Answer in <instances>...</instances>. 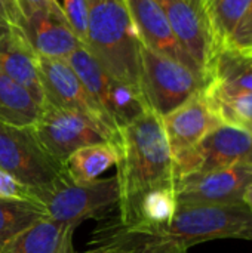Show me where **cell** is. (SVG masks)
<instances>
[{
    "label": "cell",
    "mask_w": 252,
    "mask_h": 253,
    "mask_svg": "<svg viewBox=\"0 0 252 253\" xmlns=\"http://www.w3.org/2000/svg\"><path fill=\"white\" fill-rule=\"evenodd\" d=\"M113 145L117 153L116 179L119 202L114 219L105 230L125 228L131 224L140 199L150 190L175 185L171 147L159 114L146 110L131 123L122 126Z\"/></svg>",
    "instance_id": "cell-1"
},
{
    "label": "cell",
    "mask_w": 252,
    "mask_h": 253,
    "mask_svg": "<svg viewBox=\"0 0 252 253\" xmlns=\"http://www.w3.org/2000/svg\"><path fill=\"white\" fill-rule=\"evenodd\" d=\"M86 50L114 79L140 89L141 42L123 0H88Z\"/></svg>",
    "instance_id": "cell-2"
},
{
    "label": "cell",
    "mask_w": 252,
    "mask_h": 253,
    "mask_svg": "<svg viewBox=\"0 0 252 253\" xmlns=\"http://www.w3.org/2000/svg\"><path fill=\"white\" fill-rule=\"evenodd\" d=\"M149 239L172 245L186 252L195 245L211 240L233 239L252 242V211L247 205H178L174 219Z\"/></svg>",
    "instance_id": "cell-3"
},
{
    "label": "cell",
    "mask_w": 252,
    "mask_h": 253,
    "mask_svg": "<svg viewBox=\"0 0 252 253\" xmlns=\"http://www.w3.org/2000/svg\"><path fill=\"white\" fill-rule=\"evenodd\" d=\"M208 83L187 65L141 44L140 90L147 108L160 117L203 92Z\"/></svg>",
    "instance_id": "cell-4"
},
{
    "label": "cell",
    "mask_w": 252,
    "mask_h": 253,
    "mask_svg": "<svg viewBox=\"0 0 252 253\" xmlns=\"http://www.w3.org/2000/svg\"><path fill=\"white\" fill-rule=\"evenodd\" d=\"M48 218L77 228L86 219L102 218L117 208L119 187L116 176L77 184L68 175L53 185L33 193Z\"/></svg>",
    "instance_id": "cell-5"
},
{
    "label": "cell",
    "mask_w": 252,
    "mask_h": 253,
    "mask_svg": "<svg viewBox=\"0 0 252 253\" xmlns=\"http://www.w3.org/2000/svg\"><path fill=\"white\" fill-rule=\"evenodd\" d=\"M0 169L24 184L31 196L67 176L65 166L42 148L31 126L19 127L1 122Z\"/></svg>",
    "instance_id": "cell-6"
},
{
    "label": "cell",
    "mask_w": 252,
    "mask_h": 253,
    "mask_svg": "<svg viewBox=\"0 0 252 253\" xmlns=\"http://www.w3.org/2000/svg\"><path fill=\"white\" fill-rule=\"evenodd\" d=\"M42 148L65 166L67 159L86 145L111 142L116 138L98 120L73 110L45 104L37 122L31 126Z\"/></svg>",
    "instance_id": "cell-7"
},
{
    "label": "cell",
    "mask_w": 252,
    "mask_h": 253,
    "mask_svg": "<svg viewBox=\"0 0 252 253\" xmlns=\"http://www.w3.org/2000/svg\"><path fill=\"white\" fill-rule=\"evenodd\" d=\"M233 165H252V132L220 123L195 148L174 159L175 182L192 173Z\"/></svg>",
    "instance_id": "cell-8"
},
{
    "label": "cell",
    "mask_w": 252,
    "mask_h": 253,
    "mask_svg": "<svg viewBox=\"0 0 252 253\" xmlns=\"http://www.w3.org/2000/svg\"><path fill=\"white\" fill-rule=\"evenodd\" d=\"M251 184L252 165H233L180 178L175 194L186 206H238Z\"/></svg>",
    "instance_id": "cell-9"
},
{
    "label": "cell",
    "mask_w": 252,
    "mask_h": 253,
    "mask_svg": "<svg viewBox=\"0 0 252 253\" xmlns=\"http://www.w3.org/2000/svg\"><path fill=\"white\" fill-rule=\"evenodd\" d=\"M183 49L209 80L217 49L201 0H156Z\"/></svg>",
    "instance_id": "cell-10"
},
{
    "label": "cell",
    "mask_w": 252,
    "mask_h": 253,
    "mask_svg": "<svg viewBox=\"0 0 252 253\" xmlns=\"http://www.w3.org/2000/svg\"><path fill=\"white\" fill-rule=\"evenodd\" d=\"M39 74L45 104L83 113L116 133L67 59H48L39 56Z\"/></svg>",
    "instance_id": "cell-11"
},
{
    "label": "cell",
    "mask_w": 252,
    "mask_h": 253,
    "mask_svg": "<svg viewBox=\"0 0 252 253\" xmlns=\"http://www.w3.org/2000/svg\"><path fill=\"white\" fill-rule=\"evenodd\" d=\"M16 27L40 58L68 59L74 50L83 46L62 10L34 12L22 16Z\"/></svg>",
    "instance_id": "cell-12"
},
{
    "label": "cell",
    "mask_w": 252,
    "mask_h": 253,
    "mask_svg": "<svg viewBox=\"0 0 252 253\" xmlns=\"http://www.w3.org/2000/svg\"><path fill=\"white\" fill-rule=\"evenodd\" d=\"M123 1L143 46L157 53H162L165 56H169L187 65L189 68L195 70L196 73L202 74L203 77H206L174 36L165 13L156 0H123Z\"/></svg>",
    "instance_id": "cell-13"
},
{
    "label": "cell",
    "mask_w": 252,
    "mask_h": 253,
    "mask_svg": "<svg viewBox=\"0 0 252 253\" xmlns=\"http://www.w3.org/2000/svg\"><path fill=\"white\" fill-rule=\"evenodd\" d=\"M172 157L177 159L195 148L221 122L201 92L162 117Z\"/></svg>",
    "instance_id": "cell-14"
},
{
    "label": "cell",
    "mask_w": 252,
    "mask_h": 253,
    "mask_svg": "<svg viewBox=\"0 0 252 253\" xmlns=\"http://www.w3.org/2000/svg\"><path fill=\"white\" fill-rule=\"evenodd\" d=\"M0 71L21 84L43 108L45 95L39 74V56L16 25L0 37Z\"/></svg>",
    "instance_id": "cell-15"
},
{
    "label": "cell",
    "mask_w": 252,
    "mask_h": 253,
    "mask_svg": "<svg viewBox=\"0 0 252 253\" xmlns=\"http://www.w3.org/2000/svg\"><path fill=\"white\" fill-rule=\"evenodd\" d=\"M74 231L71 225L45 218L4 243L0 253H71Z\"/></svg>",
    "instance_id": "cell-16"
},
{
    "label": "cell",
    "mask_w": 252,
    "mask_h": 253,
    "mask_svg": "<svg viewBox=\"0 0 252 253\" xmlns=\"http://www.w3.org/2000/svg\"><path fill=\"white\" fill-rule=\"evenodd\" d=\"M203 93L221 123L244 129L252 125V92L209 83Z\"/></svg>",
    "instance_id": "cell-17"
},
{
    "label": "cell",
    "mask_w": 252,
    "mask_h": 253,
    "mask_svg": "<svg viewBox=\"0 0 252 253\" xmlns=\"http://www.w3.org/2000/svg\"><path fill=\"white\" fill-rule=\"evenodd\" d=\"M117 153L111 142L86 145L74 151L65 162V172L73 182L97 181L105 170L116 166Z\"/></svg>",
    "instance_id": "cell-18"
},
{
    "label": "cell",
    "mask_w": 252,
    "mask_h": 253,
    "mask_svg": "<svg viewBox=\"0 0 252 253\" xmlns=\"http://www.w3.org/2000/svg\"><path fill=\"white\" fill-rule=\"evenodd\" d=\"M42 107L16 82L0 71V122L12 126H33Z\"/></svg>",
    "instance_id": "cell-19"
},
{
    "label": "cell",
    "mask_w": 252,
    "mask_h": 253,
    "mask_svg": "<svg viewBox=\"0 0 252 253\" xmlns=\"http://www.w3.org/2000/svg\"><path fill=\"white\" fill-rule=\"evenodd\" d=\"M209 83L252 92V52L218 50L209 71Z\"/></svg>",
    "instance_id": "cell-20"
},
{
    "label": "cell",
    "mask_w": 252,
    "mask_h": 253,
    "mask_svg": "<svg viewBox=\"0 0 252 253\" xmlns=\"http://www.w3.org/2000/svg\"><path fill=\"white\" fill-rule=\"evenodd\" d=\"M70 65L76 71L77 77L80 79L82 84L85 86L89 96L95 101V104L100 107L102 114L105 116L107 122L110 123L111 129L116 132L114 126L111 125L108 116H107V98H108V87L111 83V76L98 64V61L86 50L85 46L74 50L68 59ZM117 133V132H116Z\"/></svg>",
    "instance_id": "cell-21"
},
{
    "label": "cell",
    "mask_w": 252,
    "mask_h": 253,
    "mask_svg": "<svg viewBox=\"0 0 252 253\" xmlns=\"http://www.w3.org/2000/svg\"><path fill=\"white\" fill-rule=\"evenodd\" d=\"M251 0H212L205 12L217 52L224 49L245 16Z\"/></svg>",
    "instance_id": "cell-22"
},
{
    "label": "cell",
    "mask_w": 252,
    "mask_h": 253,
    "mask_svg": "<svg viewBox=\"0 0 252 253\" xmlns=\"http://www.w3.org/2000/svg\"><path fill=\"white\" fill-rule=\"evenodd\" d=\"M45 218L48 213L37 202L0 199V248Z\"/></svg>",
    "instance_id": "cell-23"
},
{
    "label": "cell",
    "mask_w": 252,
    "mask_h": 253,
    "mask_svg": "<svg viewBox=\"0 0 252 253\" xmlns=\"http://www.w3.org/2000/svg\"><path fill=\"white\" fill-rule=\"evenodd\" d=\"M61 4L64 15L77 34V37L83 42L86 34V25H88V9L89 1L88 0H58Z\"/></svg>",
    "instance_id": "cell-24"
},
{
    "label": "cell",
    "mask_w": 252,
    "mask_h": 253,
    "mask_svg": "<svg viewBox=\"0 0 252 253\" xmlns=\"http://www.w3.org/2000/svg\"><path fill=\"white\" fill-rule=\"evenodd\" d=\"M146 242L135 236H120L105 243H101L98 248L82 253H143ZM76 253V252H71Z\"/></svg>",
    "instance_id": "cell-25"
},
{
    "label": "cell",
    "mask_w": 252,
    "mask_h": 253,
    "mask_svg": "<svg viewBox=\"0 0 252 253\" xmlns=\"http://www.w3.org/2000/svg\"><path fill=\"white\" fill-rule=\"evenodd\" d=\"M224 49H236L242 52H252V0L245 16L232 34Z\"/></svg>",
    "instance_id": "cell-26"
},
{
    "label": "cell",
    "mask_w": 252,
    "mask_h": 253,
    "mask_svg": "<svg viewBox=\"0 0 252 253\" xmlns=\"http://www.w3.org/2000/svg\"><path fill=\"white\" fill-rule=\"evenodd\" d=\"M0 199H12V200H31V191L21 184L16 178L9 175L7 172L0 169Z\"/></svg>",
    "instance_id": "cell-27"
},
{
    "label": "cell",
    "mask_w": 252,
    "mask_h": 253,
    "mask_svg": "<svg viewBox=\"0 0 252 253\" xmlns=\"http://www.w3.org/2000/svg\"><path fill=\"white\" fill-rule=\"evenodd\" d=\"M15 1L21 13V18L28 16L39 10H62L58 0H15Z\"/></svg>",
    "instance_id": "cell-28"
},
{
    "label": "cell",
    "mask_w": 252,
    "mask_h": 253,
    "mask_svg": "<svg viewBox=\"0 0 252 253\" xmlns=\"http://www.w3.org/2000/svg\"><path fill=\"white\" fill-rule=\"evenodd\" d=\"M0 15L10 25H16L21 19V13L15 0H0Z\"/></svg>",
    "instance_id": "cell-29"
},
{
    "label": "cell",
    "mask_w": 252,
    "mask_h": 253,
    "mask_svg": "<svg viewBox=\"0 0 252 253\" xmlns=\"http://www.w3.org/2000/svg\"><path fill=\"white\" fill-rule=\"evenodd\" d=\"M143 253H187L186 251H181L172 245H168V243H160V242H156V240H151L146 245Z\"/></svg>",
    "instance_id": "cell-30"
},
{
    "label": "cell",
    "mask_w": 252,
    "mask_h": 253,
    "mask_svg": "<svg viewBox=\"0 0 252 253\" xmlns=\"http://www.w3.org/2000/svg\"><path fill=\"white\" fill-rule=\"evenodd\" d=\"M10 28H12V25L0 15V37L4 36V34H7L10 31Z\"/></svg>",
    "instance_id": "cell-31"
},
{
    "label": "cell",
    "mask_w": 252,
    "mask_h": 253,
    "mask_svg": "<svg viewBox=\"0 0 252 253\" xmlns=\"http://www.w3.org/2000/svg\"><path fill=\"white\" fill-rule=\"evenodd\" d=\"M244 203L252 211V184L250 185V188L247 190L245 196H244Z\"/></svg>",
    "instance_id": "cell-32"
},
{
    "label": "cell",
    "mask_w": 252,
    "mask_h": 253,
    "mask_svg": "<svg viewBox=\"0 0 252 253\" xmlns=\"http://www.w3.org/2000/svg\"><path fill=\"white\" fill-rule=\"evenodd\" d=\"M202 1V4H203V9H206V6L212 1V0H201Z\"/></svg>",
    "instance_id": "cell-33"
},
{
    "label": "cell",
    "mask_w": 252,
    "mask_h": 253,
    "mask_svg": "<svg viewBox=\"0 0 252 253\" xmlns=\"http://www.w3.org/2000/svg\"><path fill=\"white\" fill-rule=\"evenodd\" d=\"M248 130H250V132H252V125L250 126V127H248Z\"/></svg>",
    "instance_id": "cell-34"
}]
</instances>
